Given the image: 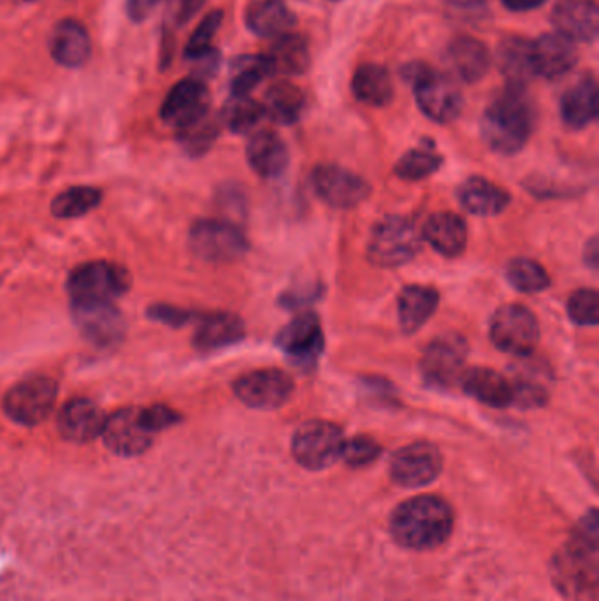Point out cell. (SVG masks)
<instances>
[{
	"instance_id": "39",
	"label": "cell",
	"mask_w": 599,
	"mask_h": 601,
	"mask_svg": "<svg viewBox=\"0 0 599 601\" xmlns=\"http://www.w3.org/2000/svg\"><path fill=\"white\" fill-rule=\"evenodd\" d=\"M103 200L100 190L94 187H73L63 190L51 203V213L57 218H77L97 208Z\"/></svg>"
},
{
	"instance_id": "20",
	"label": "cell",
	"mask_w": 599,
	"mask_h": 601,
	"mask_svg": "<svg viewBox=\"0 0 599 601\" xmlns=\"http://www.w3.org/2000/svg\"><path fill=\"white\" fill-rule=\"evenodd\" d=\"M443 60L451 77L465 83L480 82L491 68V55L487 46L471 36L454 37L446 45Z\"/></svg>"
},
{
	"instance_id": "15",
	"label": "cell",
	"mask_w": 599,
	"mask_h": 601,
	"mask_svg": "<svg viewBox=\"0 0 599 601\" xmlns=\"http://www.w3.org/2000/svg\"><path fill=\"white\" fill-rule=\"evenodd\" d=\"M442 470V453L429 442H415L399 448L391 461V477L402 488H426L440 477Z\"/></svg>"
},
{
	"instance_id": "10",
	"label": "cell",
	"mask_w": 599,
	"mask_h": 601,
	"mask_svg": "<svg viewBox=\"0 0 599 601\" xmlns=\"http://www.w3.org/2000/svg\"><path fill=\"white\" fill-rule=\"evenodd\" d=\"M275 344L293 366L304 371L313 370L325 347L321 318L315 313H299L279 330Z\"/></svg>"
},
{
	"instance_id": "52",
	"label": "cell",
	"mask_w": 599,
	"mask_h": 601,
	"mask_svg": "<svg viewBox=\"0 0 599 601\" xmlns=\"http://www.w3.org/2000/svg\"><path fill=\"white\" fill-rule=\"evenodd\" d=\"M584 261H586V264L590 267V269H595V272L598 269L599 244L596 236H592V238L587 241L586 250H584Z\"/></svg>"
},
{
	"instance_id": "30",
	"label": "cell",
	"mask_w": 599,
	"mask_h": 601,
	"mask_svg": "<svg viewBox=\"0 0 599 601\" xmlns=\"http://www.w3.org/2000/svg\"><path fill=\"white\" fill-rule=\"evenodd\" d=\"M460 206L477 217H496L508 208L510 197L503 187L482 177H471L459 187Z\"/></svg>"
},
{
	"instance_id": "33",
	"label": "cell",
	"mask_w": 599,
	"mask_h": 601,
	"mask_svg": "<svg viewBox=\"0 0 599 601\" xmlns=\"http://www.w3.org/2000/svg\"><path fill=\"white\" fill-rule=\"evenodd\" d=\"M351 91L364 105L383 108L394 97L393 77L380 63H361L351 77Z\"/></svg>"
},
{
	"instance_id": "31",
	"label": "cell",
	"mask_w": 599,
	"mask_h": 601,
	"mask_svg": "<svg viewBox=\"0 0 599 601\" xmlns=\"http://www.w3.org/2000/svg\"><path fill=\"white\" fill-rule=\"evenodd\" d=\"M247 27L259 37H279L296 27V14L284 0H257L247 10Z\"/></svg>"
},
{
	"instance_id": "23",
	"label": "cell",
	"mask_w": 599,
	"mask_h": 601,
	"mask_svg": "<svg viewBox=\"0 0 599 601\" xmlns=\"http://www.w3.org/2000/svg\"><path fill=\"white\" fill-rule=\"evenodd\" d=\"M104 421L106 416L97 402L76 398L63 405L57 424L63 438L74 443H86L100 436Z\"/></svg>"
},
{
	"instance_id": "45",
	"label": "cell",
	"mask_w": 599,
	"mask_h": 601,
	"mask_svg": "<svg viewBox=\"0 0 599 601\" xmlns=\"http://www.w3.org/2000/svg\"><path fill=\"white\" fill-rule=\"evenodd\" d=\"M446 13L457 22L478 23L489 14V0H446Z\"/></svg>"
},
{
	"instance_id": "4",
	"label": "cell",
	"mask_w": 599,
	"mask_h": 601,
	"mask_svg": "<svg viewBox=\"0 0 599 601\" xmlns=\"http://www.w3.org/2000/svg\"><path fill=\"white\" fill-rule=\"evenodd\" d=\"M402 76L414 85L415 100L420 111L436 123H451L465 108L463 92L448 74L436 73L420 62L402 69Z\"/></svg>"
},
{
	"instance_id": "16",
	"label": "cell",
	"mask_w": 599,
	"mask_h": 601,
	"mask_svg": "<svg viewBox=\"0 0 599 601\" xmlns=\"http://www.w3.org/2000/svg\"><path fill=\"white\" fill-rule=\"evenodd\" d=\"M311 181L316 195L333 208H356L371 194V185L364 178L336 164H322L315 168Z\"/></svg>"
},
{
	"instance_id": "28",
	"label": "cell",
	"mask_w": 599,
	"mask_h": 601,
	"mask_svg": "<svg viewBox=\"0 0 599 601\" xmlns=\"http://www.w3.org/2000/svg\"><path fill=\"white\" fill-rule=\"evenodd\" d=\"M598 82L592 74L582 76L561 99V117L566 127L582 131L598 118Z\"/></svg>"
},
{
	"instance_id": "47",
	"label": "cell",
	"mask_w": 599,
	"mask_h": 601,
	"mask_svg": "<svg viewBox=\"0 0 599 601\" xmlns=\"http://www.w3.org/2000/svg\"><path fill=\"white\" fill-rule=\"evenodd\" d=\"M149 316L167 326L180 327L194 321L195 313L181 310V308L167 306V304H155L154 308H149Z\"/></svg>"
},
{
	"instance_id": "27",
	"label": "cell",
	"mask_w": 599,
	"mask_h": 601,
	"mask_svg": "<svg viewBox=\"0 0 599 601\" xmlns=\"http://www.w3.org/2000/svg\"><path fill=\"white\" fill-rule=\"evenodd\" d=\"M440 304V292L429 285H408L397 298V321L405 335H415L431 321Z\"/></svg>"
},
{
	"instance_id": "3",
	"label": "cell",
	"mask_w": 599,
	"mask_h": 601,
	"mask_svg": "<svg viewBox=\"0 0 599 601\" xmlns=\"http://www.w3.org/2000/svg\"><path fill=\"white\" fill-rule=\"evenodd\" d=\"M559 588L568 594L595 591L598 582V519L590 512L582 529L570 540L554 563Z\"/></svg>"
},
{
	"instance_id": "21",
	"label": "cell",
	"mask_w": 599,
	"mask_h": 601,
	"mask_svg": "<svg viewBox=\"0 0 599 601\" xmlns=\"http://www.w3.org/2000/svg\"><path fill=\"white\" fill-rule=\"evenodd\" d=\"M459 384L469 398L487 407L506 408L514 405V382L492 368H469L463 371Z\"/></svg>"
},
{
	"instance_id": "44",
	"label": "cell",
	"mask_w": 599,
	"mask_h": 601,
	"mask_svg": "<svg viewBox=\"0 0 599 601\" xmlns=\"http://www.w3.org/2000/svg\"><path fill=\"white\" fill-rule=\"evenodd\" d=\"M221 22H224V13L220 10L212 11L207 16H204L203 22L199 23V27L195 28L194 34L190 36L189 43H187V59H195L199 55L213 50L212 41L217 36Z\"/></svg>"
},
{
	"instance_id": "51",
	"label": "cell",
	"mask_w": 599,
	"mask_h": 601,
	"mask_svg": "<svg viewBox=\"0 0 599 601\" xmlns=\"http://www.w3.org/2000/svg\"><path fill=\"white\" fill-rule=\"evenodd\" d=\"M501 2L506 10L524 13V11L537 10L540 5L546 4L547 0H501Z\"/></svg>"
},
{
	"instance_id": "18",
	"label": "cell",
	"mask_w": 599,
	"mask_h": 601,
	"mask_svg": "<svg viewBox=\"0 0 599 601\" xmlns=\"http://www.w3.org/2000/svg\"><path fill=\"white\" fill-rule=\"evenodd\" d=\"M531 60L535 76L547 80L563 77L577 65V46L558 32L543 34L531 43Z\"/></svg>"
},
{
	"instance_id": "22",
	"label": "cell",
	"mask_w": 599,
	"mask_h": 601,
	"mask_svg": "<svg viewBox=\"0 0 599 601\" xmlns=\"http://www.w3.org/2000/svg\"><path fill=\"white\" fill-rule=\"evenodd\" d=\"M74 318L92 344L115 345L123 336V318L113 303L73 304Z\"/></svg>"
},
{
	"instance_id": "37",
	"label": "cell",
	"mask_w": 599,
	"mask_h": 601,
	"mask_svg": "<svg viewBox=\"0 0 599 601\" xmlns=\"http://www.w3.org/2000/svg\"><path fill=\"white\" fill-rule=\"evenodd\" d=\"M269 76L266 55H243L230 65V94L250 95Z\"/></svg>"
},
{
	"instance_id": "19",
	"label": "cell",
	"mask_w": 599,
	"mask_h": 601,
	"mask_svg": "<svg viewBox=\"0 0 599 601\" xmlns=\"http://www.w3.org/2000/svg\"><path fill=\"white\" fill-rule=\"evenodd\" d=\"M552 25L573 43H595L599 34L596 0H561L552 11Z\"/></svg>"
},
{
	"instance_id": "14",
	"label": "cell",
	"mask_w": 599,
	"mask_h": 601,
	"mask_svg": "<svg viewBox=\"0 0 599 601\" xmlns=\"http://www.w3.org/2000/svg\"><path fill=\"white\" fill-rule=\"evenodd\" d=\"M239 401L255 410H276L290 401L293 380L281 370L250 371L232 385Z\"/></svg>"
},
{
	"instance_id": "34",
	"label": "cell",
	"mask_w": 599,
	"mask_h": 601,
	"mask_svg": "<svg viewBox=\"0 0 599 601\" xmlns=\"http://www.w3.org/2000/svg\"><path fill=\"white\" fill-rule=\"evenodd\" d=\"M498 68L508 85H523L535 76L531 60V43L520 36L501 39L496 51Z\"/></svg>"
},
{
	"instance_id": "6",
	"label": "cell",
	"mask_w": 599,
	"mask_h": 601,
	"mask_svg": "<svg viewBox=\"0 0 599 601\" xmlns=\"http://www.w3.org/2000/svg\"><path fill=\"white\" fill-rule=\"evenodd\" d=\"M129 276L125 269L106 261H94L76 267L68 280L73 304L113 303L125 295Z\"/></svg>"
},
{
	"instance_id": "35",
	"label": "cell",
	"mask_w": 599,
	"mask_h": 601,
	"mask_svg": "<svg viewBox=\"0 0 599 601\" xmlns=\"http://www.w3.org/2000/svg\"><path fill=\"white\" fill-rule=\"evenodd\" d=\"M264 111L273 122L279 125H292L307 108V97L299 86L289 82H278L269 86L264 97Z\"/></svg>"
},
{
	"instance_id": "5",
	"label": "cell",
	"mask_w": 599,
	"mask_h": 601,
	"mask_svg": "<svg viewBox=\"0 0 599 601\" xmlns=\"http://www.w3.org/2000/svg\"><path fill=\"white\" fill-rule=\"evenodd\" d=\"M422 249V232L410 218L391 215L373 227L368 241V259L383 269L411 263Z\"/></svg>"
},
{
	"instance_id": "2",
	"label": "cell",
	"mask_w": 599,
	"mask_h": 601,
	"mask_svg": "<svg viewBox=\"0 0 599 601\" xmlns=\"http://www.w3.org/2000/svg\"><path fill=\"white\" fill-rule=\"evenodd\" d=\"M454 510L442 497L422 494L410 497L394 510L391 531L396 542L414 551H431L448 540Z\"/></svg>"
},
{
	"instance_id": "12",
	"label": "cell",
	"mask_w": 599,
	"mask_h": 601,
	"mask_svg": "<svg viewBox=\"0 0 599 601\" xmlns=\"http://www.w3.org/2000/svg\"><path fill=\"white\" fill-rule=\"evenodd\" d=\"M466 359H468V341L457 333H445L429 341L420 368L429 384L451 387L459 384Z\"/></svg>"
},
{
	"instance_id": "46",
	"label": "cell",
	"mask_w": 599,
	"mask_h": 601,
	"mask_svg": "<svg viewBox=\"0 0 599 601\" xmlns=\"http://www.w3.org/2000/svg\"><path fill=\"white\" fill-rule=\"evenodd\" d=\"M512 382H514V405L526 410L546 405L549 396L543 385L526 378L512 380Z\"/></svg>"
},
{
	"instance_id": "48",
	"label": "cell",
	"mask_w": 599,
	"mask_h": 601,
	"mask_svg": "<svg viewBox=\"0 0 599 601\" xmlns=\"http://www.w3.org/2000/svg\"><path fill=\"white\" fill-rule=\"evenodd\" d=\"M145 417L148 424L152 425V430L157 431V433L181 421L178 411L164 407V405H154V407L145 408Z\"/></svg>"
},
{
	"instance_id": "36",
	"label": "cell",
	"mask_w": 599,
	"mask_h": 601,
	"mask_svg": "<svg viewBox=\"0 0 599 601\" xmlns=\"http://www.w3.org/2000/svg\"><path fill=\"white\" fill-rule=\"evenodd\" d=\"M266 117L264 106L250 95H232L221 109L220 120L235 134H249L255 131Z\"/></svg>"
},
{
	"instance_id": "29",
	"label": "cell",
	"mask_w": 599,
	"mask_h": 601,
	"mask_svg": "<svg viewBox=\"0 0 599 601\" xmlns=\"http://www.w3.org/2000/svg\"><path fill=\"white\" fill-rule=\"evenodd\" d=\"M247 335L244 324L232 313H207L199 316V326L194 335V347L199 352H215L220 348L238 344Z\"/></svg>"
},
{
	"instance_id": "25",
	"label": "cell",
	"mask_w": 599,
	"mask_h": 601,
	"mask_svg": "<svg viewBox=\"0 0 599 601\" xmlns=\"http://www.w3.org/2000/svg\"><path fill=\"white\" fill-rule=\"evenodd\" d=\"M247 160L259 177L273 180L281 177L289 166V148L276 132H253L247 143Z\"/></svg>"
},
{
	"instance_id": "11",
	"label": "cell",
	"mask_w": 599,
	"mask_h": 601,
	"mask_svg": "<svg viewBox=\"0 0 599 601\" xmlns=\"http://www.w3.org/2000/svg\"><path fill=\"white\" fill-rule=\"evenodd\" d=\"M190 249L207 263H232L243 257L249 241L230 221L199 220L190 229Z\"/></svg>"
},
{
	"instance_id": "26",
	"label": "cell",
	"mask_w": 599,
	"mask_h": 601,
	"mask_svg": "<svg viewBox=\"0 0 599 601\" xmlns=\"http://www.w3.org/2000/svg\"><path fill=\"white\" fill-rule=\"evenodd\" d=\"M422 240L428 241L443 257H459L468 244V226L457 213H434L426 221Z\"/></svg>"
},
{
	"instance_id": "42",
	"label": "cell",
	"mask_w": 599,
	"mask_h": 601,
	"mask_svg": "<svg viewBox=\"0 0 599 601\" xmlns=\"http://www.w3.org/2000/svg\"><path fill=\"white\" fill-rule=\"evenodd\" d=\"M568 315L577 326L596 327L599 324L598 290L580 289L568 299Z\"/></svg>"
},
{
	"instance_id": "9",
	"label": "cell",
	"mask_w": 599,
	"mask_h": 601,
	"mask_svg": "<svg viewBox=\"0 0 599 601\" xmlns=\"http://www.w3.org/2000/svg\"><path fill=\"white\" fill-rule=\"evenodd\" d=\"M106 447L123 457L145 454L154 445L157 431L152 430L145 417V408H122L106 417L100 431Z\"/></svg>"
},
{
	"instance_id": "13",
	"label": "cell",
	"mask_w": 599,
	"mask_h": 601,
	"mask_svg": "<svg viewBox=\"0 0 599 601\" xmlns=\"http://www.w3.org/2000/svg\"><path fill=\"white\" fill-rule=\"evenodd\" d=\"M57 393L59 385L48 376L25 380L5 394V413L19 424H39L53 410Z\"/></svg>"
},
{
	"instance_id": "17",
	"label": "cell",
	"mask_w": 599,
	"mask_h": 601,
	"mask_svg": "<svg viewBox=\"0 0 599 601\" xmlns=\"http://www.w3.org/2000/svg\"><path fill=\"white\" fill-rule=\"evenodd\" d=\"M209 106H212V95L206 83L194 76L187 77L176 83L167 94L160 108V118L167 125L181 131L199 122L201 118L207 117Z\"/></svg>"
},
{
	"instance_id": "24",
	"label": "cell",
	"mask_w": 599,
	"mask_h": 601,
	"mask_svg": "<svg viewBox=\"0 0 599 601\" xmlns=\"http://www.w3.org/2000/svg\"><path fill=\"white\" fill-rule=\"evenodd\" d=\"M50 53L63 68H83L92 55L88 31L76 20H62L55 25L50 37Z\"/></svg>"
},
{
	"instance_id": "7",
	"label": "cell",
	"mask_w": 599,
	"mask_h": 601,
	"mask_svg": "<svg viewBox=\"0 0 599 601\" xmlns=\"http://www.w3.org/2000/svg\"><path fill=\"white\" fill-rule=\"evenodd\" d=\"M343 445L345 436L338 424L313 419L293 433L292 454L302 468L321 471L342 459Z\"/></svg>"
},
{
	"instance_id": "40",
	"label": "cell",
	"mask_w": 599,
	"mask_h": 601,
	"mask_svg": "<svg viewBox=\"0 0 599 601\" xmlns=\"http://www.w3.org/2000/svg\"><path fill=\"white\" fill-rule=\"evenodd\" d=\"M443 157L431 148H414L397 160V177L406 181H420L433 177L442 168Z\"/></svg>"
},
{
	"instance_id": "8",
	"label": "cell",
	"mask_w": 599,
	"mask_h": 601,
	"mask_svg": "<svg viewBox=\"0 0 599 601\" xmlns=\"http://www.w3.org/2000/svg\"><path fill=\"white\" fill-rule=\"evenodd\" d=\"M492 344L501 352L527 358L540 341V324L535 313L523 304H505L491 318Z\"/></svg>"
},
{
	"instance_id": "43",
	"label": "cell",
	"mask_w": 599,
	"mask_h": 601,
	"mask_svg": "<svg viewBox=\"0 0 599 601\" xmlns=\"http://www.w3.org/2000/svg\"><path fill=\"white\" fill-rule=\"evenodd\" d=\"M380 456H382V445L364 434L345 440L343 445L342 459L351 468H364L376 461Z\"/></svg>"
},
{
	"instance_id": "50",
	"label": "cell",
	"mask_w": 599,
	"mask_h": 601,
	"mask_svg": "<svg viewBox=\"0 0 599 601\" xmlns=\"http://www.w3.org/2000/svg\"><path fill=\"white\" fill-rule=\"evenodd\" d=\"M206 0H178L176 2L175 19L178 25L189 22L201 8H203Z\"/></svg>"
},
{
	"instance_id": "41",
	"label": "cell",
	"mask_w": 599,
	"mask_h": 601,
	"mask_svg": "<svg viewBox=\"0 0 599 601\" xmlns=\"http://www.w3.org/2000/svg\"><path fill=\"white\" fill-rule=\"evenodd\" d=\"M218 132H220V123L207 115V117L201 118L199 122L178 131V140H180L187 154L192 155V157H201L217 141Z\"/></svg>"
},
{
	"instance_id": "1",
	"label": "cell",
	"mask_w": 599,
	"mask_h": 601,
	"mask_svg": "<svg viewBox=\"0 0 599 601\" xmlns=\"http://www.w3.org/2000/svg\"><path fill=\"white\" fill-rule=\"evenodd\" d=\"M537 125V108L526 86L506 85L480 120L486 145L501 155H515L527 145Z\"/></svg>"
},
{
	"instance_id": "32",
	"label": "cell",
	"mask_w": 599,
	"mask_h": 601,
	"mask_svg": "<svg viewBox=\"0 0 599 601\" xmlns=\"http://www.w3.org/2000/svg\"><path fill=\"white\" fill-rule=\"evenodd\" d=\"M271 73L284 76H301L311 68V51L304 37L299 34H284L276 37L266 55Z\"/></svg>"
},
{
	"instance_id": "38",
	"label": "cell",
	"mask_w": 599,
	"mask_h": 601,
	"mask_svg": "<svg viewBox=\"0 0 599 601\" xmlns=\"http://www.w3.org/2000/svg\"><path fill=\"white\" fill-rule=\"evenodd\" d=\"M506 280L523 295H537L550 287V276L546 267L526 257L510 261L506 266Z\"/></svg>"
},
{
	"instance_id": "49",
	"label": "cell",
	"mask_w": 599,
	"mask_h": 601,
	"mask_svg": "<svg viewBox=\"0 0 599 601\" xmlns=\"http://www.w3.org/2000/svg\"><path fill=\"white\" fill-rule=\"evenodd\" d=\"M160 0H127V14L132 22H145Z\"/></svg>"
}]
</instances>
